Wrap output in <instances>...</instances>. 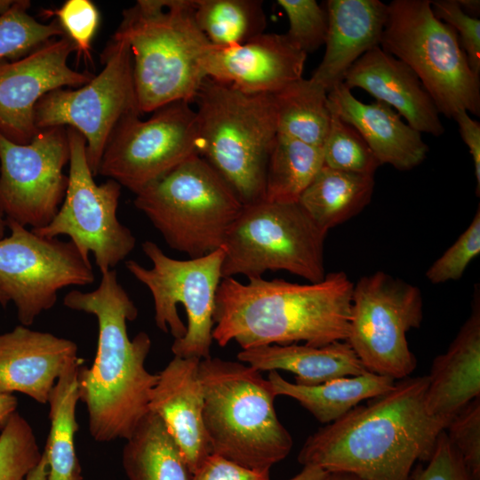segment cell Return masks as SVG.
Returning a JSON list of instances; mask_svg holds the SVG:
<instances>
[{"label": "cell", "instance_id": "obj_1", "mask_svg": "<svg viewBox=\"0 0 480 480\" xmlns=\"http://www.w3.org/2000/svg\"><path fill=\"white\" fill-rule=\"evenodd\" d=\"M428 384V375L399 380L309 436L298 461L363 480H412L414 464L430 459L447 426L426 410Z\"/></svg>", "mask_w": 480, "mask_h": 480}, {"label": "cell", "instance_id": "obj_2", "mask_svg": "<svg viewBox=\"0 0 480 480\" xmlns=\"http://www.w3.org/2000/svg\"><path fill=\"white\" fill-rule=\"evenodd\" d=\"M354 284L342 271L316 283L284 279H221L213 313L212 339L242 349L299 341L321 347L348 337Z\"/></svg>", "mask_w": 480, "mask_h": 480}, {"label": "cell", "instance_id": "obj_3", "mask_svg": "<svg viewBox=\"0 0 480 480\" xmlns=\"http://www.w3.org/2000/svg\"><path fill=\"white\" fill-rule=\"evenodd\" d=\"M63 304L93 315L98 322L93 364L81 366L78 374L90 434L98 442L126 440L149 412L150 392L158 378L145 366L151 348L148 333L140 332L132 340L128 336L127 322L136 319L138 308L115 269L101 275L94 291L68 292Z\"/></svg>", "mask_w": 480, "mask_h": 480}, {"label": "cell", "instance_id": "obj_4", "mask_svg": "<svg viewBox=\"0 0 480 480\" xmlns=\"http://www.w3.org/2000/svg\"><path fill=\"white\" fill-rule=\"evenodd\" d=\"M128 42L140 114L193 102L211 44L196 25L195 0H139L116 31Z\"/></svg>", "mask_w": 480, "mask_h": 480}, {"label": "cell", "instance_id": "obj_5", "mask_svg": "<svg viewBox=\"0 0 480 480\" xmlns=\"http://www.w3.org/2000/svg\"><path fill=\"white\" fill-rule=\"evenodd\" d=\"M203 420L212 454L244 468L269 471L292 448L279 421L268 379L240 361L201 359Z\"/></svg>", "mask_w": 480, "mask_h": 480}, {"label": "cell", "instance_id": "obj_6", "mask_svg": "<svg viewBox=\"0 0 480 480\" xmlns=\"http://www.w3.org/2000/svg\"><path fill=\"white\" fill-rule=\"evenodd\" d=\"M198 155L243 204L264 199L268 159L277 135L271 94H250L204 77L194 100Z\"/></svg>", "mask_w": 480, "mask_h": 480}, {"label": "cell", "instance_id": "obj_7", "mask_svg": "<svg viewBox=\"0 0 480 480\" xmlns=\"http://www.w3.org/2000/svg\"><path fill=\"white\" fill-rule=\"evenodd\" d=\"M142 212L173 250L189 258L222 247L243 204L225 180L195 155L135 194Z\"/></svg>", "mask_w": 480, "mask_h": 480}, {"label": "cell", "instance_id": "obj_8", "mask_svg": "<svg viewBox=\"0 0 480 480\" xmlns=\"http://www.w3.org/2000/svg\"><path fill=\"white\" fill-rule=\"evenodd\" d=\"M380 46L419 77L440 115H480V80L469 67L456 31L437 19L428 0L388 4Z\"/></svg>", "mask_w": 480, "mask_h": 480}, {"label": "cell", "instance_id": "obj_9", "mask_svg": "<svg viewBox=\"0 0 480 480\" xmlns=\"http://www.w3.org/2000/svg\"><path fill=\"white\" fill-rule=\"evenodd\" d=\"M326 235L299 202L244 204L222 245V279L236 275L259 278L268 270H285L309 283L319 282L326 275Z\"/></svg>", "mask_w": 480, "mask_h": 480}, {"label": "cell", "instance_id": "obj_10", "mask_svg": "<svg viewBox=\"0 0 480 480\" xmlns=\"http://www.w3.org/2000/svg\"><path fill=\"white\" fill-rule=\"evenodd\" d=\"M141 246L151 268L135 260L126 261L125 267L150 291L157 328L174 338L172 353L180 357H210L223 248L198 258L176 260L154 242L145 241Z\"/></svg>", "mask_w": 480, "mask_h": 480}, {"label": "cell", "instance_id": "obj_11", "mask_svg": "<svg viewBox=\"0 0 480 480\" xmlns=\"http://www.w3.org/2000/svg\"><path fill=\"white\" fill-rule=\"evenodd\" d=\"M103 68L87 84L59 88L43 96L35 108L38 131L70 127L85 139L86 156L93 176L117 124L127 116L140 114L127 40L115 32L101 53Z\"/></svg>", "mask_w": 480, "mask_h": 480}, {"label": "cell", "instance_id": "obj_12", "mask_svg": "<svg viewBox=\"0 0 480 480\" xmlns=\"http://www.w3.org/2000/svg\"><path fill=\"white\" fill-rule=\"evenodd\" d=\"M422 318L420 290L377 271L354 284L346 341L368 372L402 380L417 364L406 335L420 326Z\"/></svg>", "mask_w": 480, "mask_h": 480}, {"label": "cell", "instance_id": "obj_13", "mask_svg": "<svg viewBox=\"0 0 480 480\" xmlns=\"http://www.w3.org/2000/svg\"><path fill=\"white\" fill-rule=\"evenodd\" d=\"M69 144L68 181L63 202L45 227L32 229L44 237L64 235L90 260L93 254L101 275L132 252L136 238L116 215L121 185L114 180L97 185L88 164L85 139L66 127Z\"/></svg>", "mask_w": 480, "mask_h": 480}, {"label": "cell", "instance_id": "obj_14", "mask_svg": "<svg viewBox=\"0 0 480 480\" xmlns=\"http://www.w3.org/2000/svg\"><path fill=\"white\" fill-rule=\"evenodd\" d=\"M10 236L0 239V291L5 307L13 302L21 325H31L57 301L65 287L94 282L90 260L76 246L58 237H44L5 220Z\"/></svg>", "mask_w": 480, "mask_h": 480}, {"label": "cell", "instance_id": "obj_15", "mask_svg": "<svg viewBox=\"0 0 480 480\" xmlns=\"http://www.w3.org/2000/svg\"><path fill=\"white\" fill-rule=\"evenodd\" d=\"M125 116L113 132L99 174L134 194L198 155L196 109L187 101L167 104L147 120Z\"/></svg>", "mask_w": 480, "mask_h": 480}, {"label": "cell", "instance_id": "obj_16", "mask_svg": "<svg viewBox=\"0 0 480 480\" xmlns=\"http://www.w3.org/2000/svg\"><path fill=\"white\" fill-rule=\"evenodd\" d=\"M67 128L40 130L25 145L0 133V212L5 220L33 228L47 226L57 214L68 178Z\"/></svg>", "mask_w": 480, "mask_h": 480}, {"label": "cell", "instance_id": "obj_17", "mask_svg": "<svg viewBox=\"0 0 480 480\" xmlns=\"http://www.w3.org/2000/svg\"><path fill=\"white\" fill-rule=\"evenodd\" d=\"M76 52L65 35L54 38L17 60H0V133L17 144L29 143L39 132L35 108L39 100L59 88H77L94 74L70 68Z\"/></svg>", "mask_w": 480, "mask_h": 480}, {"label": "cell", "instance_id": "obj_18", "mask_svg": "<svg viewBox=\"0 0 480 480\" xmlns=\"http://www.w3.org/2000/svg\"><path fill=\"white\" fill-rule=\"evenodd\" d=\"M307 54L285 34L262 33L229 47L211 45L205 76L250 94H275L302 77Z\"/></svg>", "mask_w": 480, "mask_h": 480}, {"label": "cell", "instance_id": "obj_19", "mask_svg": "<svg viewBox=\"0 0 480 480\" xmlns=\"http://www.w3.org/2000/svg\"><path fill=\"white\" fill-rule=\"evenodd\" d=\"M77 359L72 340L17 325L0 334V393L46 404L60 375Z\"/></svg>", "mask_w": 480, "mask_h": 480}, {"label": "cell", "instance_id": "obj_20", "mask_svg": "<svg viewBox=\"0 0 480 480\" xmlns=\"http://www.w3.org/2000/svg\"><path fill=\"white\" fill-rule=\"evenodd\" d=\"M199 358L174 356L157 374L148 410L158 415L180 446L193 474L212 454L203 411L204 393Z\"/></svg>", "mask_w": 480, "mask_h": 480}, {"label": "cell", "instance_id": "obj_21", "mask_svg": "<svg viewBox=\"0 0 480 480\" xmlns=\"http://www.w3.org/2000/svg\"><path fill=\"white\" fill-rule=\"evenodd\" d=\"M343 84L349 90L363 89L396 109L420 133L440 136L444 132L440 113L416 74L380 45L351 66Z\"/></svg>", "mask_w": 480, "mask_h": 480}, {"label": "cell", "instance_id": "obj_22", "mask_svg": "<svg viewBox=\"0 0 480 480\" xmlns=\"http://www.w3.org/2000/svg\"><path fill=\"white\" fill-rule=\"evenodd\" d=\"M328 104L340 119L353 126L381 164L408 171L427 157L428 147L421 133L404 123L401 116L380 101L364 103L340 84L328 92Z\"/></svg>", "mask_w": 480, "mask_h": 480}, {"label": "cell", "instance_id": "obj_23", "mask_svg": "<svg viewBox=\"0 0 480 480\" xmlns=\"http://www.w3.org/2000/svg\"><path fill=\"white\" fill-rule=\"evenodd\" d=\"M475 289L470 316L447 350L432 364L425 395L428 413L447 425L480 398V297Z\"/></svg>", "mask_w": 480, "mask_h": 480}, {"label": "cell", "instance_id": "obj_24", "mask_svg": "<svg viewBox=\"0 0 480 480\" xmlns=\"http://www.w3.org/2000/svg\"><path fill=\"white\" fill-rule=\"evenodd\" d=\"M328 30L323 60L310 77L329 92L343 83L351 66L379 46L388 4L380 0H328Z\"/></svg>", "mask_w": 480, "mask_h": 480}, {"label": "cell", "instance_id": "obj_25", "mask_svg": "<svg viewBox=\"0 0 480 480\" xmlns=\"http://www.w3.org/2000/svg\"><path fill=\"white\" fill-rule=\"evenodd\" d=\"M238 361L258 371L291 372L295 382L315 386L335 378L367 372L347 341H335L315 347L310 345H266L242 349Z\"/></svg>", "mask_w": 480, "mask_h": 480}, {"label": "cell", "instance_id": "obj_26", "mask_svg": "<svg viewBox=\"0 0 480 480\" xmlns=\"http://www.w3.org/2000/svg\"><path fill=\"white\" fill-rule=\"evenodd\" d=\"M277 396H286L298 401L319 422L336 421L366 399L385 395L395 386V380L367 372L356 376L332 379L315 386H302L284 379L277 371L268 374Z\"/></svg>", "mask_w": 480, "mask_h": 480}, {"label": "cell", "instance_id": "obj_27", "mask_svg": "<svg viewBox=\"0 0 480 480\" xmlns=\"http://www.w3.org/2000/svg\"><path fill=\"white\" fill-rule=\"evenodd\" d=\"M374 175L323 165L304 190L299 204L325 232L358 214L369 204Z\"/></svg>", "mask_w": 480, "mask_h": 480}, {"label": "cell", "instance_id": "obj_28", "mask_svg": "<svg viewBox=\"0 0 480 480\" xmlns=\"http://www.w3.org/2000/svg\"><path fill=\"white\" fill-rule=\"evenodd\" d=\"M129 480H191L184 455L161 418L148 412L123 450Z\"/></svg>", "mask_w": 480, "mask_h": 480}, {"label": "cell", "instance_id": "obj_29", "mask_svg": "<svg viewBox=\"0 0 480 480\" xmlns=\"http://www.w3.org/2000/svg\"><path fill=\"white\" fill-rule=\"evenodd\" d=\"M81 366L80 358L69 364L58 378L49 396L51 428L43 452L48 464L47 480H68L76 474H81L75 450Z\"/></svg>", "mask_w": 480, "mask_h": 480}, {"label": "cell", "instance_id": "obj_30", "mask_svg": "<svg viewBox=\"0 0 480 480\" xmlns=\"http://www.w3.org/2000/svg\"><path fill=\"white\" fill-rule=\"evenodd\" d=\"M327 95L321 84L303 77L273 94L277 133L323 148L332 119Z\"/></svg>", "mask_w": 480, "mask_h": 480}, {"label": "cell", "instance_id": "obj_31", "mask_svg": "<svg viewBox=\"0 0 480 480\" xmlns=\"http://www.w3.org/2000/svg\"><path fill=\"white\" fill-rule=\"evenodd\" d=\"M323 165V148L277 133L267 163L263 200L299 202Z\"/></svg>", "mask_w": 480, "mask_h": 480}, {"label": "cell", "instance_id": "obj_32", "mask_svg": "<svg viewBox=\"0 0 480 480\" xmlns=\"http://www.w3.org/2000/svg\"><path fill=\"white\" fill-rule=\"evenodd\" d=\"M197 27L216 47L244 44L264 33L266 16L259 0H195Z\"/></svg>", "mask_w": 480, "mask_h": 480}, {"label": "cell", "instance_id": "obj_33", "mask_svg": "<svg viewBox=\"0 0 480 480\" xmlns=\"http://www.w3.org/2000/svg\"><path fill=\"white\" fill-rule=\"evenodd\" d=\"M30 2L14 0L0 12V60H17L65 33L56 19L42 23L28 13Z\"/></svg>", "mask_w": 480, "mask_h": 480}, {"label": "cell", "instance_id": "obj_34", "mask_svg": "<svg viewBox=\"0 0 480 480\" xmlns=\"http://www.w3.org/2000/svg\"><path fill=\"white\" fill-rule=\"evenodd\" d=\"M331 112L330 129L323 146L324 165L349 172L374 175L380 164L365 140L353 126L333 111Z\"/></svg>", "mask_w": 480, "mask_h": 480}, {"label": "cell", "instance_id": "obj_35", "mask_svg": "<svg viewBox=\"0 0 480 480\" xmlns=\"http://www.w3.org/2000/svg\"><path fill=\"white\" fill-rule=\"evenodd\" d=\"M42 454L29 423L13 412L0 433V480H26Z\"/></svg>", "mask_w": 480, "mask_h": 480}, {"label": "cell", "instance_id": "obj_36", "mask_svg": "<svg viewBox=\"0 0 480 480\" xmlns=\"http://www.w3.org/2000/svg\"><path fill=\"white\" fill-rule=\"evenodd\" d=\"M285 12L289 29L288 40L306 54L313 52L325 43L328 14L325 7L316 0H277Z\"/></svg>", "mask_w": 480, "mask_h": 480}, {"label": "cell", "instance_id": "obj_37", "mask_svg": "<svg viewBox=\"0 0 480 480\" xmlns=\"http://www.w3.org/2000/svg\"><path fill=\"white\" fill-rule=\"evenodd\" d=\"M480 253V209L457 240L428 268L427 279L443 284L460 279L468 264Z\"/></svg>", "mask_w": 480, "mask_h": 480}, {"label": "cell", "instance_id": "obj_38", "mask_svg": "<svg viewBox=\"0 0 480 480\" xmlns=\"http://www.w3.org/2000/svg\"><path fill=\"white\" fill-rule=\"evenodd\" d=\"M55 16L79 56L91 61L92 41L100 24V12L91 0H67L59 9L44 11Z\"/></svg>", "mask_w": 480, "mask_h": 480}, {"label": "cell", "instance_id": "obj_39", "mask_svg": "<svg viewBox=\"0 0 480 480\" xmlns=\"http://www.w3.org/2000/svg\"><path fill=\"white\" fill-rule=\"evenodd\" d=\"M473 480H480V398L459 412L444 429Z\"/></svg>", "mask_w": 480, "mask_h": 480}, {"label": "cell", "instance_id": "obj_40", "mask_svg": "<svg viewBox=\"0 0 480 480\" xmlns=\"http://www.w3.org/2000/svg\"><path fill=\"white\" fill-rule=\"evenodd\" d=\"M434 15L457 33L472 71L480 76V20L467 14L457 0L430 1Z\"/></svg>", "mask_w": 480, "mask_h": 480}, {"label": "cell", "instance_id": "obj_41", "mask_svg": "<svg viewBox=\"0 0 480 480\" xmlns=\"http://www.w3.org/2000/svg\"><path fill=\"white\" fill-rule=\"evenodd\" d=\"M427 466L418 469L412 480H473L445 431L439 435Z\"/></svg>", "mask_w": 480, "mask_h": 480}, {"label": "cell", "instance_id": "obj_42", "mask_svg": "<svg viewBox=\"0 0 480 480\" xmlns=\"http://www.w3.org/2000/svg\"><path fill=\"white\" fill-rule=\"evenodd\" d=\"M191 480H270V475L269 471L248 469L212 453L195 470Z\"/></svg>", "mask_w": 480, "mask_h": 480}, {"label": "cell", "instance_id": "obj_43", "mask_svg": "<svg viewBox=\"0 0 480 480\" xmlns=\"http://www.w3.org/2000/svg\"><path fill=\"white\" fill-rule=\"evenodd\" d=\"M453 119L459 125L460 134L468 146L473 158L476 181V194L480 192V124L469 116L467 111H460Z\"/></svg>", "mask_w": 480, "mask_h": 480}, {"label": "cell", "instance_id": "obj_44", "mask_svg": "<svg viewBox=\"0 0 480 480\" xmlns=\"http://www.w3.org/2000/svg\"><path fill=\"white\" fill-rule=\"evenodd\" d=\"M17 405L18 401L12 394L0 393V426H3L16 412Z\"/></svg>", "mask_w": 480, "mask_h": 480}, {"label": "cell", "instance_id": "obj_45", "mask_svg": "<svg viewBox=\"0 0 480 480\" xmlns=\"http://www.w3.org/2000/svg\"><path fill=\"white\" fill-rule=\"evenodd\" d=\"M303 469L288 480H324L328 472L317 466H303Z\"/></svg>", "mask_w": 480, "mask_h": 480}, {"label": "cell", "instance_id": "obj_46", "mask_svg": "<svg viewBox=\"0 0 480 480\" xmlns=\"http://www.w3.org/2000/svg\"><path fill=\"white\" fill-rule=\"evenodd\" d=\"M47 476L48 464L43 453L38 465L28 474L26 480H47Z\"/></svg>", "mask_w": 480, "mask_h": 480}, {"label": "cell", "instance_id": "obj_47", "mask_svg": "<svg viewBox=\"0 0 480 480\" xmlns=\"http://www.w3.org/2000/svg\"><path fill=\"white\" fill-rule=\"evenodd\" d=\"M461 9L468 15L476 17L479 14L480 2L478 0H457Z\"/></svg>", "mask_w": 480, "mask_h": 480}, {"label": "cell", "instance_id": "obj_48", "mask_svg": "<svg viewBox=\"0 0 480 480\" xmlns=\"http://www.w3.org/2000/svg\"><path fill=\"white\" fill-rule=\"evenodd\" d=\"M324 480H363L356 475L346 472H328Z\"/></svg>", "mask_w": 480, "mask_h": 480}, {"label": "cell", "instance_id": "obj_49", "mask_svg": "<svg viewBox=\"0 0 480 480\" xmlns=\"http://www.w3.org/2000/svg\"><path fill=\"white\" fill-rule=\"evenodd\" d=\"M6 230V223L4 215L0 212V239L4 236Z\"/></svg>", "mask_w": 480, "mask_h": 480}, {"label": "cell", "instance_id": "obj_50", "mask_svg": "<svg viewBox=\"0 0 480 480\" xmlns=\"http://www.w3.org/2000/svg\"><path fill=\"white\" fill-rule=\"evenodd\" d=\"M12 3V0H0V12L6 10Z\"/></svg>", "mask_w": 480, "mask_h": 480}, {"label": "cell", "instance_id": "obj_51", "mask_svg": "<svg viewBox=\"0 0 480 480\" xmlns=\"http://www.w3.org/2000/svg\"><path fill=\"white\" fill-rule=\"evenodd\" d=\"M68 480H82L81 474H76L69 477Z\"/></svg>", "mask_w": 480, "mask_h": 480}, {"label": "cell", "instance_id": "obj_52", "mask_svg": "<svg viewBox=\"0 0 480 480\" xmlns=\"http://www.w3.org/2000/svg\"><path fill=\"white\" fill-rule=\"evenodd\" d=\"M0 305L4 308H5V305H4V297L2 295V292L0 291Z\"/></svg>", "mask_w": 480, "mask_h": 480}]
</instances>
